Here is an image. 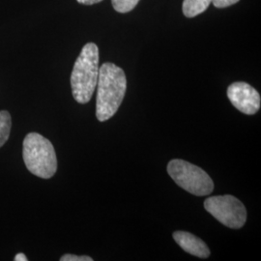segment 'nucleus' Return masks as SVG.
<instances>
[{
  "label": "nucleus",
  "instance_id": "obj_1",
  "mask_svg": "<svg viewBox=\"0 0 261 261\" xmlns=\"http://www.w3.org/2000/svg\"><path fill=\"white\" fill-rule=\"evenodd\" d=\"M96 116L99 121L111 119L121 106L127 90V79L124 71L111 62L99 68L97 82Z\"/></svg>",
  "mask_w": 261,
  "mask_h": 261
},
{
  "label": "nucleus",
  "instance_id": "obj_2",
  "mask_svg": "<svg viewBox=\"0 0 261 261\" xmlns=\"http://www.w3.org/2000/svg\"><path fill=\"white\" fill-rule=\"evenodd\" d=\"M99 48L87 43L75 60L71 75L72 93L75 101L87 103L92 98L99 76Z\"/></svg>",
  "mask_w": 261,
  "mask_h": 261
},
{
  "label": "nucleus",
  "instance_id": "obj_3",
  "mask_svg": "<svg viewBox=\"0 0 261 261\" xmlns=\"http://www.w3.org/2000/svg\"><path fill=\"white\" fill-rule=\"evenodd\" d=\"M23 161L28 170L43 179L51 178L57 170V159L53 143L38 133H29L23 140Z\"/></svg>",
  "mask_w": 261,
  "mask_h": 261
},
{
  "label": "nucleus",
  "instance_id": "obj_4",
  "mask_svg": "<svg viewBox=\"0 0 261 261\" xmlns=\"http://www.w3.org/2000/svg\"><path fill=\"white\" fill-rule=\"evenodd\" d=\"M168 172L178 186L192 195L208 196L214 190L213 180L205 171L184 160L174 159L170 161Z\"/></svg>",
  "mask_w": 261,
  "mask_h": 261
},
{
  "label": "nucleus",
  "instance_id": "obj_5",
  "mask_svg": "<svg viewBox=\"0 0 261 261\" xmlns=\"http://www.w3.org/2000/svg\"><path fill=\"white\" fill-rule=\"evenodd\" d=\"M204 208L221 224L229 228L239 229L247 220L245 206L238 198L230 195L208 197L204 201Z\"/></svg>",
  "mask_w": 261,
  "mask_h": 261
},
{
  "label": "nucleus",
  "instance_id": "obj_6",
  "mask_svg": "<svg viewBox=\"0 0 261 261\" xmlns=\"http://www.w3.org/2000/svg\"><path fill=\"white\" fill-rule=\"evenodd\" d=\"M227 97L239 112L247 115H253L260 109V95L247 83L230 84L227 88Z\"/></svg>",
  "mask_w": 261,
  "mask_h": 261
},
{
  "label": "nucleus",
  "instance_id": "obj_7",
  "mask_svg": "<svg viewBox=\"0 0 261 261\" xmlns=\"http://www.w3.org/2000/svg\"><path fill=\"white\" fill-rule=\"evenodd\" d=\"M173 239L185 252L199 258H207L210 255V250L205 243L196 235L187 231H175Z\"/></svg>",
  "mask_w": 261,
  "mask_h": 261
},
{
  "label": "nucleus",
  "instance_id": "obj_8",
  "mask_svg": "<svg viewBox=\"0 0 261 261\" xmlns=\"http://www.w3.org/2000/svg\"><path fill=\"white\" fill-rule=\"evenodd\" d=\"M212 0H184L182 10L187 18H195L205 12Z\"/></svg>",
  "mask_w": 261,
  "mask_h": 261
},
{
  "label": "nucleus",
  "instance_id": "obj_9",
  "mask_svg": "<svg viewBox=\"0 0 261 261\" xmlns=\"http://www.w3.org/2000/svg\"><path fill=\"white\" fill-rule=\"evenodd\" d=\"M12 126L11 115L6 111H0V147H2L8 140Z\"/></svg>",
  "mask_w": 261,
  "mask_h": 261
},
{
  "label": "nucleus",
  "instance_id": "obj_10",
  "mask_svg": "<svg viewBox=\"0 0 261 261\" xmlns=\"http://www.w3.org/2000/svg\"><path fill=\"white\" fill-rule=\"evenodd\" d=\"M140 0H112V6L118 13H129L135 9Z\"/></svg>",
  "mask_w": 261,
  "mask_h": 261
},
{
  "label": "nucleus",
  "instance_id": "obj_11",
  "mask_svg": "<svg viewBox=\"0 0 261 261\" xmlns=\"http://www.w3.org/2000/svg\"><path fill=\"white\" fill-rule=\"evenodd\" d=\"M61 261H93V258L87 255H75V254H64L61 258Z\"/></svg>",
  "mask_w": 261,
  "mask_h": 261
},
{
  "label": "nucleus",
  "instance_id": "obj_12",
  "mask_svg": "<svg viewBox=\"0 0 261 261\" xmlns=\"http://www.w3.org/2000/svg\"><path fill=\"white\" fill-rule=\"evenodd\" d=\"M239 2V0H212V3L216 8H226Z\"/></svg>",
  "mask_w": 261,
  "mask_h": 261
},
{
  "label": "nucleus",
  "instance_id": "obj_13",
  "mask_svg": "<svg viewBox=\"0 0 261 261\" xmlns=\"http://www.w3.org/2000/svg\"><path fill=\"white\" fill-rule=\"evenodd\" d=\"M76 1L81 4H84V5H93V4L99 3L103 0H76Z\"/></svg>",
  "mask_w": 261,
  "mask_h": 261
},
{
  "label": "nucleus",
  "instance_id": "obj_14",
  "mask_svg": "<svg viewBox=\"0 0 261 261\" xmlns=\"http://www.w3.org/2000/svg\"><path fill=\"white\" fill-rule=\"evenodd\" d=\"M15 261H28V257L25 256L24 253H18L16 256H15Z\"/></svg>",
  "mask_w": 261,
  "mask_h": 261
}]
</instances>
